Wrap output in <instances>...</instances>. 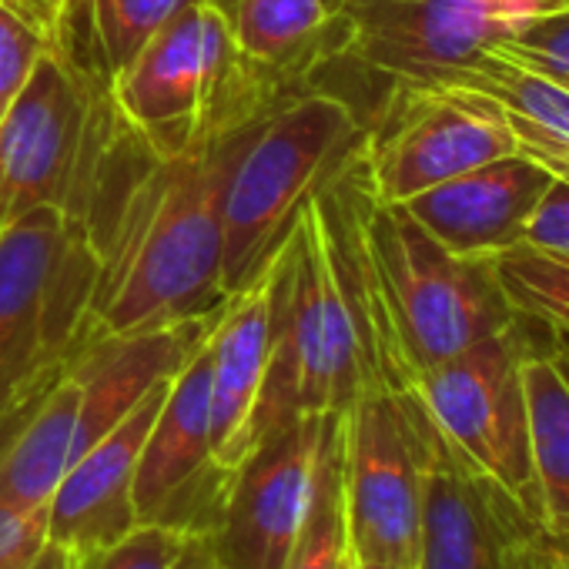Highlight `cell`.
Listing matches in <instances>:
<instances>
[{
    "label": "cell",
    "instance_id": "836d02e7",
    "mask_svg": "<svg viewBox=\"0 0 569 569\" xmlns=\"http://www.w3.org/2000/svg\"><path fill=\"white\" fill-rule=\"evenodd\" d=\"M352 569H412V566H399V562H369V559H352Z\"/></svg>",
    "mask_w": 569,
    "mask_h": 569
},
{
    "label": "cell",
    "instance_id": "f1b7e54d",
    "mask_svg": "<svg viewBox=\"0 0 569 569\" xmlns=\"http://www.w3.org/2000/svg\"><path fill=\"white\" fill-rule=\"evenodd\" d=\"M174 569H224V566H221V559H218L211 539H208V536H194L191 546H188V549L181 552V559L174 562Z\"/></svg>",
    "mask_w": 569,
    "mask_h": 569
},
{
    "label": "cell",
    "instance_id": "7402d4cb",
    "mask_svg": "<svg viewBox=\"0 0 569 569\" xmlns=\"http://www.w3.org/2000/svg\"><path fill=\"white\" fill-rule=\"evenodd\" d=\"M349 556L352 552H349V522H346V496H342V432H339V442L322 466L312 506L306 512L302 532L289 552L284 569H342Z\"/></svg>",
    "mask_w": 569,
    "mask_h": 569
},
{
    "label": "cell",
    "instance_id": "e575fe53",
    "mask_svg": "<svg viewBox=\"0 0 569 569\" xmlns=\"http://www.w3.org/2000/svg\"><path fill=\"white\" fill-rule=\"evenodd\" d=\"M556 356H559V362H562V369H566V376H569V336H566V342L556 349Z\"/></svg>",
    "mask_w": 569,
    "mask_h": 569
},
{
    "label": "cell",
    "instance_id": "f546056e",
    "mask_svg": "<svg viewBox=\"0 0 569 569\" xmlns=\"http://www.w3.org/2000/svg\"><path fill=\"white\" fill-rule=\"evenodd\" d=\"M14 4H21L48 34H51V44H54V31H58V21L64 14V4L68 0H14Z\"/></svg>",
    "mask_w": 569,
    "mask_h": 569
},
{
    "label": "cell",
    "instance_id": "74e56055",
    "mask_svg": "<svg viewBox=\"0 0 569 569\" xmlns=\"http://www.w3.org/2000/svg\"><path fill=\"white\" fill-rule=\"evenodd\" d=\"M221 4H224V0H221Z\"/></svg>",
    "mask_w": 569,
    "mask_h": 569
},
{
    "label": "cell",
    "instance_id": "d6986e66",
    "mask_svg": "<svg viewBox=\"0 0 569 569\" xmlns=\"http://www.w3.org/2000/svg\"><path fill=\"white\" fill-rule=\"evenodd\" d=\"M456 84L492 94L519 138V151L532 154L552 174L569 178V81L549 78L499 44L479 54Z\"/></svg>",
    "mask_w": 569,
    "mask_h": 569
},
{
    "label": "cell",
    "instance_id": "7a4b0ae2",
    "mask_svg": "<svg viewBox=\"0 0 569 569\" xmlns=\"http://www.w3.org/2000/svg\"><path fill=\"white\" fill-rule=\"evenodd\" d=\"M329 188L349 218L372 284L392 389H409L416 376L516 322L492 258L456 254L402 204L379 201L359 148L329 178Z\"/></svg>",
    "mask_w": 569,
    "mask_h": 569
},
{
    "label": "cell",
    "instance_id": "83f0119b",
    "mask_svg": "<svg viewBox=\"0 0 569 569\" xmlns=\"http://www.w3.org/2000/svg\"><path fill=\"white\" fill-rule=\"evenodd\" d=\"M492 4H496L499 14L509 21L512 34H516L519 28H526L532 18L546 14V0H492Z\"/></svg>",
    "mask_w": 569,
    "mask_h": 569
},
{
    "label": "cell",
    "instance_id": "ba28073f",
    "mask_svg": "<svg viewBox=\"0 0 569 569\" xmlns=\"http://www.w3.org/2000/svg\"><path fill=\"white\" fill-rule=\"evenodd\" d=\"M429 412L412 389H372L342 419V496L352 559H419Z\"/></svg>",
    "mask_w": 569,
    "mask_h": 569
},
{
    "label": "cell",
    "instance_id": "4dcf8cb0",
    "mask_svg": "<svg viewBox=\"0 0 569 569\" xmlns=\"http://www.w3.org/2000/svg\"><path fill=\"white\" fill-rule=\"evenodd\" d=\"M74 562H78V556L68 549V546H61V542H48L44 549H41V556L28 566V569H74Z\"/></svg>",
    "mask_w": 569,
    "mask_h": 569
},
{
    "label": "cell",
    "instance_id": "603a6c76",
    "mask_svg": "<svg viewBox=\"0 0 569 569\" xmlns=\"http://www.w3.org/2000/svg\"><path fill=\"white\" fill-rule=\"evenodd\" d=\"M191 539H194V532H188V529L141 519L124 536H118L98 549L74 552L78 556L74 569H174V562L191 546Z\"/></svg>",
    "mask_w": 569,
    "mask_h": 569
},
{
    "label": "cell",
    "instance_id": "9a60e30c",
    "mask_svg": "<svg viewBox=\"0 0 569 569\" xmlns=\"http://www.w3.org/2000/svg\"><path fill=\"white\" fill-rule=\"evenodd\" d=\"M168 382L148 392L108 436H101L48 499V532L71 552L98 549L141 522L134 476Z\"/></svg>",
    "mask_w": 569,
    "mask_h": 569
},
{
    "label": "cell",
    "instance_id": "ffe728a7",
    "mask_svg": "<svg viewBox=\"0 0 569 569\" xmlns=\"http://www.w3.org/2000/svg\"><path fill=\"white\" fill-rule=\"evenodd\" d=\"M522 386L539 522L546 536H562L569 532V376L556 352H526Z\"/></svg>",
    "mask_w": 569,
    "mask_h": 569
},
{
    "label": "cell",
    "instance_id": "5b68a950",
    "mask_svg": "<svg viewBox=\"0 0 569 569\" xmlns=\"http://www.w3.org/2000/svg\"><path fill=\"white\" fill-rule=\"evenodd\" d=\"M54 48L0 118V228L34 208H64L91 224L128 128Z\"/></svg>",
    "mask_w": 569,
    "mask_h": 569
},
{
    "label": "cell",
    "instance_id": "d4e9b609",
    "mask_svg": "<svg viewBox=\"0 0 569 569\" xmlns=\"http://www.w3.org/2000/svg\"><path fill=\"white\" fill-rule=\"evenodd\" d=\"M499 48L549 78L569 81V8H556L532 18Z\"/></svg>",
    "mask_w": 569,
    "mask_h": 569
},
{
    "label": "cell",
    "instance_id": "8992f818",
    "mask_svg": "<svg viewBox=\"0 0 569 569\" xmlns=\"http://www.w3.org/2000/svg\"><path fill=\"white\" fill-rule=\"evenodd\" d=\"M94 281L98 241L84 218L34 208L0 228V412L84 346Z\"/></svg>",
    "mask_w": 569,
    "mask_h": 569
},
{
    "label": "cell",
    "instance_id": "7c38bea8",
    "mask_svg": "<svg viewBox=\"0 0 569 569\" xmlns=\"http://www.w3.org/2000/svg\"><path fill=\"white\" fill-rule=\"evenodd\" d=\"M542 522L469 466L429 419L416 569H526Z\"/></svg>",
    "mask_w": 569,
    "mask_h": 569
},
{
    "label": "cell",
    "instance_id": "277c9868",
    "mask_svg": "<svg viewBox=\"0 0 569 569\" xmlns=\"http://www.w3.org/2000/svg\"><path fill=\"white\" fill-rule=\"evenodd\" d=\"M366 121L346 94L299 84L278 94L244 144L224 191V296L261 271L302 204L359 148Z\"/></svg>",
    "mask_w": 569,
    "mask_h": 569
},
{
    "label": "cell",
    "instance_id": "ac0fdd59",
    "mask_svg": "<svg viewBox=\"0 0 569 569\" xmlns=\"http://www.w3.org/2000/svg\"><path fill=\"white\" fill-rule=\"evenodd\" d=\"M346 0H224L238 58L284 84H302L326 54Z\"/></svg>",
    "mask_w": 569,
    "mask_h": 569
},
{
    "label": "cell",
    "instance_id": "30bf717a",
    "mask_svg": "<svg viewBox=\"0 0 569 569\" xmlns=\"http://www.w3.org/2000/svg\"><path fill=\"white\" fill-rule=\"evenodd\" d=\"M526 352L529 346L512 322L509 329L416 376L409 389L442 439L539 519L522 386Z\"/></svg>",
    "mask_w": 569,
    "mask_h": 569
},
{
    "label": "cell",
    "instance_id": "d590c367",
    "mask_svg": "<svg viewBox=\"0 0 569 569\" xmlns=\"http://www.w3.org/2000/svg\"><path fill=\"white\" fill-rule=\"evenodd\" d=\"M556 8H569V0H546V11H556Z\"/></svg>",
    "mask_w": 569,
    "mask_h": 569
},
{
    "label": "cell",
    "instance_id": "4fadbf2b",
    "mask_svg": "<svg viewBox=\"0 0 569 569\" xmlns=\"http://www.w3.org/2000/svg\"><path fill=\"white\" fill-rule=\"evenodd\" d=\"M204 339L168 379L134 476L138 516L194 536H208L218 526L234 479L211 452V366Z\"/></svg>",
    "mask_w": 569,
    "mask_h": 569
},
{
    "label": "cell",
    "instance_id": "4316f807",
    "mask_svg": "<svg viewBox=\"0 0 569 569\" xmlns=\"http://www.w3.org/2000/svg\"><path fill=\"white\" fill-rule=\"evenodd\" d=\"M519 244L569 254V178L552 174V181L546 184V191L539 194L522 224Z\"/></svg>",
    "mask_w": 569,
    "mask_h": 569
},
{
    "label": "cell",
    "instance_id": "44dd1931",
    "mask_svg": "<svg viewBox=\"0 0 569 569\" xmlns=\"http://www.w3.org/2000/svg\"><path fill=\"white\" fill-rule=\"evenodd\" d=\"M492 271L519 319L569 336V254L512 244L492 258Z\"/></svg>",
    "mask_w": 569,
    "mask_h": 569
},
{
    "label": "cell",
    "instance_id": "3957f363",
    "mask_svg": "<svg viewBox=\"0 0 569 569\" xmlns=\"http://www.w3.org/2000/svg\"><path fill=\"white\" fill-rule=\"evenodd\" d=\"M372 389L382 386L346 299L322 208L309 198L274 251L271 352L251 449L289 422L349 412Z\"/></svg>",
    "mask_w": 569,
    "mask_h": 569
},
{
    "label": "cell",
    "instance_id": "1f68e13d",
    "mask_svg": "<svg viewBox=\"0 0 569 569\" xmlns=\"http://www.w3.org/2000/svg\"><path fill=\"white\" fill-rule=\"evenodd\" d=\"M526 569H559L556 552H552V546H549L546 536H542V539L536 542V549L529 552V566H526Z\"/></svg>",
    "mask_w": 569,
    "mask_h": 569
},
{
    "label": "cell",
    "instance_id": "2e32d148",
    "mask_svg": "<svg viewBox=\"0 0 569 569\" xmlns=\"http://www.w3.org/2000/svg\"><path fill=\"white\" fill-rule=\"evenodd\" d=\"M271 274L274 254L241 289L224 296L204 339L211 366V452L224 472H238L251 452V419L271 352Z\"/></svg>",
    "mask_w": 569,
    "mask_h": 569
},
{
    "label": "cell",
    "instance_id": "e0dca14e",
    "mask_svg": "<svg viewBox=\"0 0 569 569\" xmlns=\"http://www.w3.org/2000/svg\"><path fill=\"white\" fill-rule=\"evenodd\" d=\"M194 0H68L54 51L101 94L118 71Z\"/></svg>",
    "mask_w": 569,
    "mask_h": 569
},
{
    "label": "cell",
    "instance_id": "8fae6325",
    "mask_svg": "<svg viewBox=\"0 0 569 569\" xmlns=\"http://www.w3.org/2000/svg\"><path fill=\"white\" fill-rule=\"evenodd\" d=\"M342 416H309L264 436L238 466L208 532L224 569H284L312 506Z\"/></svg>",
    "mask_w": 569,
    "mask_h": 569
},
{
    "label": "cell",
    "instance_id": "52a82bcc",
    "mask_svg": "<svg viewBox=\"0 0 569 569\" xmlns=\"http://www.w3.org/2000/svg\"><path fill=\"white\" fill-rule=\"evenodd\" d=\"M516 151L506 108L469 84L386 88L359 144L372 194L392 204Z\"/></svg>",
    "mask_w": 569,
    "mask_h": 569
},
{
    "label": "cell",
    "instance_id": "d6a6232c",
    "mask_svg": "<svg viewBox=\"0 0 569 569\" xmlns=\"http://www.w3.org/2000/svg\"><path fill=\"white\" fill-rule=\"evenodd\" d=\"M546 539H549V546H552V552H556L559 569H569V532H562V536H546Z\"/></svg>",
    "mask_w": 569,
    "mask_h": 569
},
{
    "label": "cell",
    "instance_id": "5bb4252c",
    "mask_svg": "<svg viewBox=\"0 0 569 569\" xmlns=\"http://www.w3.org/2000/svg\"><path fill=\"white\" fill-rule=\"evenodd\" d=\"M549 181L552 171L546 164L516 151L426 188L402 201V208L449 251L496 258L519 244L522 224Z\"/></svg>",
    "mask_w": 569,
    "mask_h": 569
},
{
    "label": "cell",
    "instance_id": "484cf974",
    "mask_svg": "<svg viewBox=\"0 0 569 569\" xmlns=\"http://www.w3.org/2000/svg\"><path fill=\"white\" fill-rule=\"evenodd\" d=\"M48 542H51L48 502L44 506L0 502V569H28Z\"/></svg>",
    "mask_w": 569,
    "mask_h": 569
},
{
    "label": "cell",
    "instance_id": "9c48e42d",
    "mask_svg": "<svg viewBox=\"0 0 569 569\" xmlns=\"http://www.w3.org/2000/svg\"><path fill=\"white\" fill-rule=\"evenodd\" d=\"M241 64L228 8L194 0L118 71L108 101L154 154H171L218 114Z\"/></svg>",
    "mask_w": 569,
    "mask_h": 569
},
{
    "label": "cell",
    "instance_id": "8d00e7d4",
    "mask_svg": "<svg viewBox=\"0 0 569 569\" xmlns=\"http://www.w3.org/2000/svg\"><path fill=\"white\" fill-rule=\"evenodd\" d=\"M342 569H352V556H349V562H346V566H342Z\"/></svg>",
    "mask_w": 569,
    "mask_h": 569
},
{
    "label": "cell",
    "instance_id": "cb8c5ba5",
    "mask_svg": "<svg viewBox=\"0 0 569 569\" xmlns=\"http://www.w3.org/2000/svg\"><path fill=\"white\" fill-rule=\"evenodd\" d=\"M44 51H51V34L21 4L0 0V118L28 84Z\"/></svg>",
    "mask_w": 569,
    "mask_h": 569
},
{
    "label": "cell",
    "instance_id": "6da1fadb",
    "mask_svg": "<svg viewBox=\"0 0 569 569\" xmlns=\"http://www.w3.org/2000/svg\"><path fill=\"white\" fill-rule=\"evenodd\" d=\"M289 88L241 64L218 114L171 154L138 134L91 221L98 281L84 342L214 316L224 302L221 244L228 178L268 108Z\"/></svg>",
    "mask_w": 569,
    "mask_h": 569
}]
</instances>
